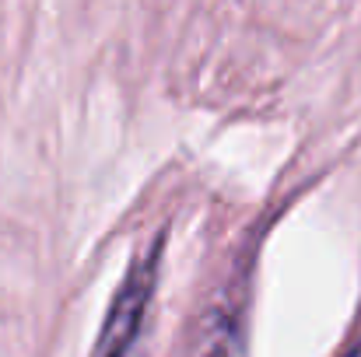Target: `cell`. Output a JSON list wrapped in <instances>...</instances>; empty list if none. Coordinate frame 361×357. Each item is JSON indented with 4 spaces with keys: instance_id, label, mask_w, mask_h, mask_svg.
<instances>
[{
    "instance_id": "cell-1",
    "label": "cell",
    "mask_w": 361,
    "mask_h": 357,
    "mask_svg": "<svg viewBox=\"0 0 361 357\" xmlns=\"http://www.w3.org/2000/svg\"><path fill=\"white\" fill-rule=\"evenodd\" d=\"M154 284H158V249L144 252L123 287L113 298V308L106 315L99 347L92 357H144V330H147V312H151V298H154Z\"/></svg>"
},
{
    "instance_id": "cell-2",
    "label": "cell",
    "mask_w": 361,
    "mask_h": 357,
    "mask_svg": "<svg viewBox=\"0 0 361 357\" xmlns=\"http://www.w3.org/2000/svg\"><path fill=\"white\" fill-rule=\"evenodd\" d=\"M193 357H245L239 319L232 312H211L193 344Z\"/></svg>"
},
{
    "instance_id": "cell-3",
    "label": "cell",
    "mask_w": 361,
    "mask_h": 357,
    "mask_svg": "<svg viewBox=\"0 0 361 357\" xmlns=\"http://www.w3.org/2000/svg\"><path fill=\"white\" fill-rule=\"evenodd\" d=\"M344 357H361V344H355V347H351V351H348Z\"/></svg>"
}]
</instances>
